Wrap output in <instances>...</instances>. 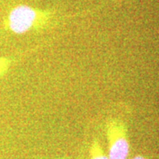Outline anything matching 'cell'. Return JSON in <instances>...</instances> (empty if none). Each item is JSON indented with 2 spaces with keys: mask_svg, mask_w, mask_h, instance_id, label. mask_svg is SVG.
I'll return each mask as SVG.
<instances>
[{
  "mask_svg": "<svg viewBox=\"0 0 159 159\" xmlns=\"http://www.w3.org/2000/svg\"><path fill=\"white\" fill-rule=\"evenodd\" d=\"M56 20V13L28 5H18L9 11L6 26L15 34L38 32L50 28Z\"/></svg>",
  "mask_w": 159,
  "mask_h": 159,
  "instance_id": "6da1fadb",
  "label": "cell"
},
{
  "mask_svg": "<svg viewBox=\"0 0 159 159\" xmlns=\"http://www.w3.org/2000/svg\"><path fill=\"white\" fill-rule=\"evenodd\" d=\"M109 159H127L130 153L128 128L123 119L110 118L104 125Z\"/></svg>",
  "mask_w": 159,
  "mask_h": 159,
  "instance_id": "7a4b0ae2",
  "label": "cell"
},
{
  "mask_svg": "<svg viewBox=\"0 0 159 159\" xmlns=\"http://www.w3.org/2000/svg\"><path fill=\"white\" fill-rule=\"evenodd\" d=\"M89 159H109L99 140L95 138L89 146Z\"/></svg>",
  "mask_w": 159,
  "mask_h": 159,
  "instance_id": "3957f363",
  "label": "cell"
},
{
  "mask_svg": "<svg viewBox=\"0 0 159 159\" xmlns=\"http://www.w3.org/2000/svg\"><path fill=\"white\" fill-rule=\"evenodd\" d=\"M11 65V59L9 57H0V77L8 72Z\"/></svg>",
  "mask_w": 159,
  "mask_h": 159,
  "instance_id": "277c9868",
  "label": "cell"
},
{
  "mask_svg": "<svg viewBox=\"0 0 159 159\" xmlns=\"http://www.w3.org/2000/svg\"><path fill=\"white\" fill-rule=\"evenodd\" d=\"M131 159H149V158H148L147 157L142 156V155H137V156L134 157L133 158H131Z\"/></svg>",
  "mask_w": 159,
  "mask_h": 159,
  "instance_id": "5b68a950",
  "label": "cell"
}]
</instances>
